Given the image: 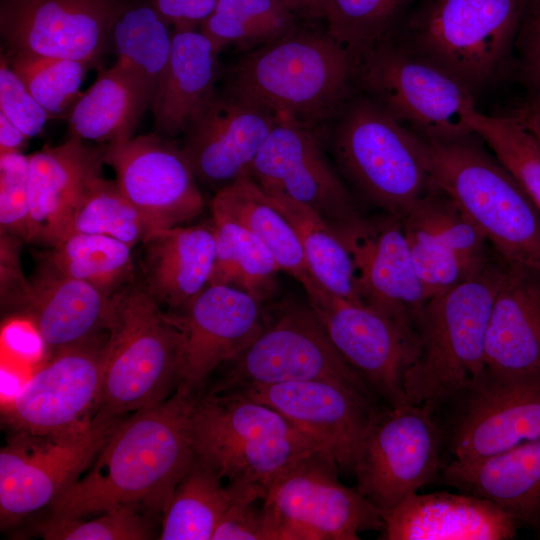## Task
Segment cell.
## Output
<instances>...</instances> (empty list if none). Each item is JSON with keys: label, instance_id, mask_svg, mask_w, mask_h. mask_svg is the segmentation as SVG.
I'll return each instance as SVG.
<instances>
[{"label": "cell", "instance_id": "41", "mask_svg": "<svg viewBox=\"0 0 540 540\" xmlns=\"http://www.w3.org/2000/svg\"><path fill=\"white\" fill-rule=\"evenodd\" d=\"M409 0H323L317 13L326 20V33L342 46L352 62L390 37Z\"/></svg>", "mask_w": 540, "mask_h": 540}, {"label": "cell", "instance_id": "29", "mask_svg": "<svg viewBox=\"0 0 540 540\" xmlns=\"http://www.w3.org/2000/svg\"><path fill=\"white\" fill-rule=\"evenodd\" d=\"M142 245V281L167 311L182 308L209 284L216 254L212 221L157 230Z\"/></svg>", "mask_w": 540, "mask_h": 540}, {"label": "cell", "instance_id": "28", "mask_svg": "<svg viewBox=\"0 0 540 540\" xmlns=\"http://www.w3.org/2000/svg\"><path fill=\"white\" fill-rule=\"evenodd\" d=\"M111 296L45 265L31 281L21 311L49 356L107 332Z\"/></svg>", "mask_w": 540, "mask_h": 540}, {"label": "cell", "instance_id": "26", "mask_svg": "<svg viewBox=\"0 0 540 540\" xmlns=\"http://www.w3.org/2000/svg\"><path fill=\"white\" fill-rule=\"evenodd\" d=\"M385 540H507L518 523L492 502L468 493H415L382 512Z\"/></svg>", "mask_w": 540, "mask_h": 540}, {"label": "cell", "instance_id": "53", "mask_svg": "<svg viewBox=\"0 0 540 540\" xmlns=\"http://www.w3.org/2000/svg\"><path fill=\"white\" fill-rule=\"evenodd\" d=\"M530 17L540 22V0H536V5L533 8Z\"/></svg>", "mask_w": 540, "mask_h": 540}, {"label": "cell", "instance_id": "20", "mask_svg": "<svg viewBox=\"0 0 540 540\" xmlns=\"http://www.w3.org/2000/svg\"><path fill=\"white\" fill-rule=\"evenodd\" d=\"M265 304L235 287L208 284L182 308L166 311L183 338L177 390L200 393L212 373L259 334Z\"/></svg>", "mask_w": 540, "mask_h": 540}, {"label": "cell", "instance_id": "46", "mask_svg": "<svg viewBox=\"0 0 540 540\" xmlns=\"http://www.w3.org/2000/svg\"><path fill=\"white\" fill-rule=\"evenodd\" d=\"M0 113L28 138L39 135L47 120L51 119L10 67L8 60L2 53L0 61Z\"/></svg>", "mask_w": 540, "mask_h": 540}, {"label": "cell", "instance_id": "14", "mask_svg": "<svg viewBox=\"0 0 540 540\" xmlns=\"http://www.w3.org/2000/svg\"><path fill=\"white\" fill-rule=\"evenodd\" d=\"M301 284L337 350L376 396L389 406L407 403L405 375L418 354L415 330L332 293L312 274Z\"/></svg>", "mask_w": 540, "mask_h": 540}, {"label": "cell", "instance_id": "39", "mask_svg": "<svg viewBox=\"0 0 540 540\" xmlns=\"http://www.w3.org/2000/svg\"><path fill=\"white\" fill-rule=\"evenodd\" d=\"M295 28V11L282 0H217L199 31L219 54L233 44L263 45Z\"/></svg>", "mask_w": 540, "mask_h": 540}, {"label": "cell", "instance_id": "11", "mask_svg": "<svg viewBox=\"0 0 540 540\" xmlns=\"http://www.w3.org/2000/svg\"><path fill=\"white\" fill-rule=\"evenodd\" d=\"M337 468L316 451L270 481L262 507L272 540H358L362 531L383 529L380 510L343 485Z\"/></svg>", "mask_w": 540, "mask_h": 540}, {"label": "cell", "instance_id": "4", "mask_svg": "<svg viewBox=\"0 0 540 540\" xmlns=\"http://www.w3.org/2000/svg\"><path fill=\"white\" fill-rule=\"evenodd\" d=\"M417 136L433 184L468 215L500 257L540 271V211L476 134L444 140Z\"/></svg>", "mask_w": 540, "mask_h": 540}, {"label": "cell", "instance_id": "24", "mask_svg": "<svg viewBox=\"0 0 540 540\" xmlns=\"http://www.w3.org/2000/svg\"><path fill=\"white\" fill-rule=\"evenodd\" d=\"M458 399L454 461L470 463L540 439V381L504 382L484 372Z\"/></svg>", "mask_w": 540, "mask_h": 540}, {"label": "cell", "instance_id": "40", "mask_svg": "<svg viewBox=\"0 0 540 540\" xmlns=\"http://www.w3.org/2000/svg\"><path fill=\"white\" fill-rule=\"evenodd\" d=\"M75 232L111 236L133 248L155 230L116 181L99 175L90 182L72 212L67 235Z\"/></svg>", "mask_w": 540, "mask_h": 540}, {"label": "cell", "instance_id": "3", "mask_svg": "<svg viewBox=\"0 0 540 540\" xmlns=\"http://www.w3.org/2000/svg\"><path fill=\"white\" fill-rule=\"evenodd\" d=\"M353 62L326 32L299 31L243 55L228 74V93L279 118L312 127L350 100Z\"/></svg>", "mask_w": 540, "mask_h": 540}, {"label": "cell", "instance_id": "10", "mask_svg": "<svg viewBox=\"0 0 540 540\" xmlns=\"http://www.w3.org/2000/svg\"><path fill=\"white\" fill-rule=\"evenodd\" d=\"M522 12V0H432L403 44L473 93L503 65Z\"/></svg>", "mask_w": 540, "mask_h": 540}, {"label": "cell", "instance_id": "48", "mask_svg": "<svg viewBox=\"0 0 540 540\" xmlns=\"http://www.w3.org/2000/svg\"><path fill=\"white\" fill-rule=\"evenodd\" d=\"M173 30H196L211 15L217 0H148Z\"/></svg>", "mask_w": 540, "mask_h": 540}, {"label": "cell", "instance_id": "42", "mask_svg": "<svg viewBox=\"0 0 540 540\" xmlns=\"http://www.w3.org/2000/svg\"><path fill=\"white\" fill-rule=\"evenodd\" d=\"M469 123L540 211V144L536 139L512 114L489 116L476 110Z\"/></svg>", "mask_w": 540, "mask_h": 540}, {"label": "cell", "instance_id": "51", "mask_svg": "<svg viewBox=\"0 0 540 540\" xmlns=\"http://www.w3.org/2000/svg\"><path fill=\"white\" fill-rule=\"evenodd\" d=\"M28 137L0 113V154L21 152Z\"/></svg>", "mask_w": 540, "mask_h": 540}, {"label": "cell", "instance_id": "17", "mask_svg": "<svg viewBox=\"0 0 540 540\" xmlns=\"http://www.w3.org/2000/svg\"><path fill=\"white\" fill-rule=\"evenodd\" d=\"M124 0H1L4 54L65 58L97 66Z\"/></svg>", "mask_w": 540, "mask_h": 540}, {"label": "cell", "instance_id": "52", "mask_svg": "<svg viewBox=\"0 0 540 540\" xmlns=\"http://www.w3.org/2000/svg\"><path fill=\"white\" fill-rule=\"evenodd\" d=\"M323 0H285V3L293 10H309L318 11V8Z\"/></svg>", "mask_w": 540, "mask_h": 540}, {"label": "cell", "instance_id": "19", "mask_svg": "<svg viewBox=\"0 0 540 540\" xmlns=\"http://www.w3.org/2000/svg\"><path fill=\"white\" fill-rule=\"evenodd\" d=\"M116 183L154 230L184 225L203 208L196 177L182 151L158 133L103 144Z\"/></svg>", "mask_w": 540, "mask_h": 540}, {"label": "cell", "instance_id": "31", "mask_svg": "<svg viewBox=\"0 0 540 540\" xmlns=\"http://www.w3.org/2000/svg\"><path fill=\"white\" fill-rule=\"evenodd\" d=\"M217 56L200 31L173 30L169 61L151 105L158 134L184 133L213 97Z\"/></svg>", "mask_w": 540, "mask_h": 540}, {"label": "cell", "instance_id": "43", "mask_svg": "<svg viewBox=\"0 0 540 540\" xmlns=\"http://www.w3.org/2000/svg\"><path fill=\"white\" fill-rule=\"evenodd\" d=\"M6 59L51 119H65L82 94L80 87L90 67L78 60L39 55L17 54Z\"/></svg>", "mask_w": 540, "mask_h": 540}, {"label": "cell", "instance_id": "45", "mask_svg": "<svg viewBox=\"0 0 540 540\" xmlns=\"http://www.w3.org/2000/svg\"><path fill=\"white\" fill-rule=\"evenodd\" d=\"M29 155L21 152L0 154L1 234L21 241H34L29 203Z\"/></svg>", "mask_w": 540, "mask_h": 540}, {"label": "cell", "instance_id": "5", "mask_svg": "<svg viewBox=\"0 0 540 540\" xmlns=\"http://www.w3.org/2000/svg\"><path fill=\"white\" fill-rule=\"evenodd\" d=\"M183 338L143 281L110 298L107 354L96 413L122 417L155 406L178 388Z\"/></svg>", "mask_w": 540, "mask_h": 540}, {"label": "cell", "instance_id": "34", "mask_svg": "<svg viewBox=\"0 0 540 540\" xmlns=\"http://www.w3.org/2000/svg\"><path fill=\"white\" fill-rule=\"evenodd\" d=\"M222 477L196 457L176 486L162 518L160 540H212L225 511L259 485L222 484Z\"/></svg>", "mask_w": 540, "mask_h": 540}, {"label": "cell", "instance_id": "54", "mask_svg": "<svg viewBox=\"0 0 540 540\" xmlns=\"http://www.w3.org/2000/svg\"><path fill=\"white\" fill-rule=\"evenodd\" d=\"M283 2H285V0H282Z\"/></svg>", "mask_w": 540, "mask_h": 540}, {"label": "cell", "instance_id": "21", "mask_svg": "<svg viewBox=\"0 0 540 540\" xmlns=\"http://www.w3.org/2000/svg\"><path fill=\"white\" fill-rule=\"evenodd\" d=\"M228 392L278 411L339 468L349 472H353L361 441L378 408L375 401L351 388L324 380L249 386Z\"/></svg>", "mask_w": 540, "mask_h": 540}, {"label": "cell", "instance_id": "23", "mask_svg": "<svg viewBox=\"0 0 540 540\" xmlns=\"http://www.w3.org/2000/svg\"><path fill=\"white\" fill-rule=\"evenodd\" d=\"M276 121L256 103L215 93L185 130L182 151L196 178L221 188L247 173Z\"/></svg>", "mask_w": 540, "mask_h": 540}, {"label": "cell", "instance_id": "22", "mask_svg": "<svg viewBox=\"0 0 540 540\" xmlns=\"http://www.w3.org/2000/svg\"><path fill=\"white\" fill-rule=\"evenodd\" d=\"M401 221L429 299L472 277L496 255L484 233L435 185Z\"/></svg>", "mask_w": 540, "mask_h": 540}, {"label": "cell", "instance_id": "50", "mask_svg": "<svg viewBox=\"0 0 540 540\" xmlns=\"http://www.w3.org/2000/svg\"><path fill=\"white\" fill-rule=\"evenodd\" d=\"M512 115L540 144V96L535 95L520 104Z\"/></svg>", "mask_w": 540, "mask_h": 540}, {"label": "cell", "instance_id": "6", "mask_svg": "<svg viewBox=\"0 0 540 540\" xmlns=\"http://www.w3.org/2000/svg\"><path fill=\"white\" fill-rule=\"evenodd\" d=\"M336 116L330 148L340 173L365 203L402 219L434 186L418 136L368 97Z\"/></svg>", "mask_w": 540, "mask_h": 540}, {"label": "cell", "instance_id": "38", "mask_svg": "<svg viewBox=\"0 0 540 540\" xmlns=\"http://www.w3.org/2000/svg\"><path fill=\"white\" fill-rule=\"evenodd\" d=\"M131 250L111 236L75 232L52 246L44 264L112 296L134 279Z\"/></svg>", "mask_w": 540, "mask_h": 540}, {"label": "cell", "instance_id": "8", "mask_svg": "<svg viewBox=\"0 0 540 540\" xmlns=\"http://www.w3.org/2000/svg\"><path fill=\"white\" fill-rule=\"evenodd\" d=\"M221 367L222 376L201 392L217 394L249 386L324 380L347 386L376 402V394L337 350L309 303H266L259 334Z\"/></svg>", "mask_w": 540, "mask_h": 540}, {"label": "cell", "instance_id": "35", "mask_svg": "<svg viewBox=\"0 0 540 540\" xmlns=\"http://www.w3.org/2000/svg\"><path fill=\"white\" fill-rule=\"evenodd\" d=\"M169 27L148 0L126 2L112 27L116 63L136 79L151 105L171 53Z\"/></svg>", "mask_w": 540, "mask_h": 540}, {"label": "cell", "instance_id": "44", "mask_svg": "<svg viewBox=\"0 0 540 540\" xmlns=\"http://www.w3.org/2000/svg\"><path fill=\"white\" fill-rule=\"evenodd\" d=\"M96 517L49 516L36 526L46 540H147L154 538L153 516L135 508L121 507Z\"/></svg>", "mask_w": 540, "mask_h": 540}, {"label": "cell", "instance_id": "16", "mask_svg": "<svg viewBox=\"0 0 540 540\" xmlns=\"http://www.w3.org/2000/svg\"><path fill=\"white\" fill-rule=\"evenodd\" d=\"M267 194L317 212L333 229L365 214L311 127L277 117L247 173Z\"/></svg>", "mask_w": 540, "mask_h": 540}, {"label": "cell", "instance_id": "37", "mask_svg": "<svg viewBox=\"0 0 540 540\" xmlns=\"http://www.w3.org/2000/svg\"><path fill=\"white\" fill-rule=\"evenodd\" d=\"M271 197L296 231L312 275L332 293L363 305L351 255L332 226L303 204Z\"/></svg>", "mask_w": 540, "mask_h": 540}, {"label": "cell", "instance_id": "2", "mask_svg": "<svg viewBox=\"0 0 540 540\" xmlns=\"http://www.w3.org/2000/svg\"><path fill=\"white\" fill-rule=\"evenodd\" d=\"M507 266L496 253L475 275L426 302L415 322L418 354L405 375L409 403L434 410L483 376L486 331Z\"/></svg>", "mask_w": 540, "mask_h": 540}, {"label": "cell", "instance_id": "1", "mask_svg": "<svg viewBox=\"0 0 540 540\" xmlns=\"http://www.w3.org/2000/svg\"><path fill=\"white\" fill-rule=\"evenodd\" d=\"M195 397L176 390L163 402L122 418L86 473L51 503L50 516L87 518L121 507L163 516L195 458Z\"/></svg>", "mask_w": 540, "mask_h": 540}, {"label": "cell", "instance_id": "7", "mask_svg": "<svg viewBox=\"0 0 540 540\" xmlns=\"http://www.w3.org/2000/svg\"><path fill=\"white\" fill-rule=\"evenodd\" d=\"M191 425L196 457L229 483L266 490L280 471L320 451L278 411L230 392L196 394Z\"/></svg>", "mask_w": 540, "mask_h": 540}, {"label": "cell", "instance_id": "18", "mask_svg": "<svg viewBox=\"0 0 540 540\" xmlns=\"http://www.w3.org/2000/svg\"><path fill=\"white\" fill-rule=\"evenodd\" d=\"M334 230L351 255L361 303L415 330L429 298L401 219L380 211Z\"/></svg>", "mask_w": 540, "mask_h": 540}, {"label": "cell", "instance_id": "33", "mask_svg": "<svg viewBox=\"0 0 540 540\" xmlns=\"http://www.w3.org/2000/svg\"><path fill=\"white\" fill-rule=\"evenodd\" d=\"M211 211L249 230L269 249L280 270L298 282L312 274L292 224L272 197L247 174L216 191Z\"/></svg>", "mask_w": 540, "mask_h": 540}, {"label": "cell", "instance_id": "25", "mask_svg": "<svg viewBox=\"0 0 540 540\" xmlns=\"http://www.w3.org/2000/svg\"><path fill=\"white\" fill-rule=\"evenodd\" d=\"M484 368L504 382L540 381V271L509 263L494 299Z\"/></svg>", "mask_w": 540, "mask_h": 540}, {"label": "cell", "instance_id": "30", "mask_svg": "<svg viewBox=\"0 0 540 540\" xmlns=\"http://www.w3.org/2000/svg\"><path fill=\"white\" fill-rule=\"evenodd\" d=\"M444 479L461 492L492 502L518 524L540 527V439L470 463L453 460Z\"/></svg>", "mask_w": 540, "mask_h": 540}, {"label": "cell", "instance_id": "9", "mask_svg": "<svg viewBox=\"0 0 540 540\" xmlns=\"http://www.w3.org/2000/svg\"><path fill=\"white\" fill-rule=\"evenodd\" d=\"M354 83L413 133L427 139L474 134V93L390 37L353 61Z\"/></svg>", "mask_w": 540, "mask_h": 540}, {"label": "cell", "instance_id": "27", "mask_svg": "<svg viewBox=\"0 0 540 540\" xmlns=\"http://www.w3.org/2000/svg\"><path fill=\"white\" fill-rule=\"evenodd\" d=\"M103 163V144L93 148L74 136L29 155L34 241L52 247L67 235L72 212L90 182L102 175Z\"/></svg>", "mask_w": 540, "mask_h": 540}, {"label": "cell", "instance_id": "36", "mask_svg": "<svg viewBox=\"0 0 540 540\" xmlns=\"http://www.w3.org/2000/svg\"><path fill=\"white\" fill-rule=\"evenodd\" d=\"M212 223L216 254L209 284L235 287L262 304L270 302L281 270L269 249L228 217L212 214Z\"/></svg>", "mask_w": 540, "mask_h": 540}, {"label": "cell", "instance_id": "47", "mask_svg": "<svg viewBox=\"0 0 540 540\" xmlns=\"http://www.w3.org/2000/svg\"><path fill=\"white\" fill-rule=\"evenodd\" d=\"M265 495L264 490H255L236 499L221 517L212 540H272L263 507L255 505Z\"/></svg>", "mask_w": 540, "mask_h": 540}, {"label": "cell", "instance_id": "13", "mask_svg": "<svg viewBox=\"0 0 540 540\" xmlns=\"http://www.w3.org/2000/svg\"><path fill=\"white\" fill-rule=\"evenodd\" d=\"M441 441L431 407L376 408L355 460L356 489L381 513L390 510L434 480Z\"/></svg>", "mask_w": 540, "mask_h": 540}, {"label": "cell", "instance_id": "49", "mask_svg": "<svg viewBox=\"0 0 540 540\" xmlns=\"http://www.w3.org/2000/svg\"><path fill=\"white\" fill-rule=\"evenodd\" d=\"M521 60L525 77L540 96V22L530 17L521 32Z\"/></svg>", "mask_w": 540, "mask_h": 540}, {"label": "cell", "instance_id": "32", "mask_svg": "<svg viewBox=\"0 0 540 540\" xmlns=\"http://www.w3.org/2000/svg\"><path fill=\"white\" fill-rule=\"evenodd\" d=\"M147 108L151 103L129 72L117 63L101 68L65 117L69 136L100 144L130 139Z\"/></svg>", "mask_w": 540, "mask_h": 540}, {"label": "cell", "instance_id": "15", "mask_svg": "<svg viewBox=\"0 0 540 540\" xmlns=\"http://www.w3.org/2000/svg\"><path fill=\"white\" fill-rule=\"evenodd\" d=\"M107 332L50 356L2 408L12 431L55 434L89 422L103 386Z\"/></svg>", "mask_w": 540, "mask_h": 540}, {"label": "cell", "instance_id": "12", "mask_svg": "<svg viewBox=\"0 0 540 540\" xmlns=\"http://www.w3.org/2000/svg\"><path fill=\"white\" fill-rule=\"evenodd\" d=\"M123 417L96 413L55 434L12 431L0 450V524L6 528L51 503L92 464Z\"/></svg>", "mask_w": 540, "mask_h": 540}]
</instances>
